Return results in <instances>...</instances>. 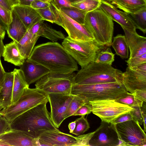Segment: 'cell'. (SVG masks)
<instances>
[{
  "label": "cell",
  "instance_id": "1",
  "mask_svg": "<svg viewBox=\"0 0 146 146\" xmlns=\"http://www.w3.org/2000/svg\"><path fill=\"white\" fill-rule=\"evenodd\" d=\"M26 59L40 64L53 73L67 74L78 70L76 61L62 45L56 42L36 46Z\"/></svg>",
  "mask_w": 146,
  "mask_h": 146
},
{
  "label": "cell",
  "instance_id": "2",
  "mask_svg": "<svg viewBox=\"0 0 146 146\" xmlns=\"http://www.w3.org/2000/svg\"><path fill=\"white\" fill-rule=\"evenodd\" d=\"M46 101L20 115L9 123L10 128L23 131L29 136L38 139L47 131H59L52 121Z\"/></svg>",
  "mask_w": 146,
  "mask_h": 146
},
{
  "label": "cell",
  "instance_id": "3",
  "mask_svg": "<svg viewBox=\"0 0 146 146\" xmlns=\"http://www.w3.org/2000/svg\"><path fill=\"white\" fill-rule=\"evenodd\" d=\"M123 73L111 65L94 62L78 71L76 74L73 84H92L113 82L122 84Z\"/></svg>",
  "mask_w": 146,
  "mask_h": 146
},
{
  "label": "cell",
  "instance_id": "4",
  "mask_svg": "<svg viewBox=\"0 0 146 146\" xmlns=\"http://www.w3.org/2000/svg\"><path fill=\"white\" fill-rule=\"evenodd\" d=\"M128 92L123 84L118 82L92 84H72L71 94L89 102L116 99Z\"/></svg>",
  "mask_w": 146,
  "mask_h": 146
},
{
  "label": "cell",
  "instance_id": "5",
  "mask_svg": "<svg viewBox=\"0 0 146 146\" xmlns=\"http://www.w3.org/2000/svg\"><path fill=\"white\" fill-rule=\"evenodd\" d=\"M84 26L98 44L106 47L111 45L114 24L100 9L87 13Z\"/></svg>",
  "mask_w": 146,
  "mask_h": 146
},
{
  "label": "cell",
  "instance_id": "6",
  "mask_svg": "<svg viewBox=\"0 0 146 146\" xmlns=\"http://www.w3.org/2000/svg\"><path fill=\"white\" fill-rule=\"evenodd\" d=\"M62 45L70 55L83 68L94 62L97 54L107 47L100 45L94 39L79 41L66 37Z\"/></svg>",
  "mask_w": 146,
  "mask_h": 146
},
{
  "label": "cell",
  "instance_id": "7",
  "mask_svg": "<svg viewBox=\"0 0 146 146\" xmlns=\"http://www.w3.org/2000/svg\"><path fill=\"white\" fill-rule=\"evenodd\" d=\"M46 101L48 102L46 93L35 88H27L15 104L3 110V116L10 123L26 111Z\"/></svg>",
  "mask_w": 146,
  "mask_h": 146
},
{
  "label": "cell",
  "instance_id": "8",
  "mask_svg": "<svg viewBox=\"0 0 146 146\" xmlns=\"http://www.w3.org/2000/svg\"><path fill=\"white\" fill-rule=\"evenodd\" d=\"M76 74H67L50 72L37 80L35 88L47 94H71V90Z\"/></svg>",
  "mask_w": 146,
  "mask_h": 146
},
{
  "label": "cell",
  "instance_id": "9",
  "mask_svg": "<svg viewBox=\"0 0 146 146\" xmlns=\"http://www.w3.org/2000/svg\"><path fill=\"white\" fill-rule=\"evenodd\" d=\"M92 112L101 120L108 123L119 116L133 110L132 107L118 102L115 99L89 101Z\"/></svg>",
  "mask_w": 146,
  "mask_h": 146
},
{
  "label": "cell",
  "instance_id": "10",
  "mask_svg": "<svg viewBox=\"0 0 146 146\" xmlns=\"http://www.w3.org/2000/svg\"><path fill=\"white\" fill-rule=\"evenodd\" d=\"M115 126L119 139L118 146H146V134L137 121H128Z\"/></svg>",
  "mask_w": 146,
  "mask_h": 146
},
{
  "label": "cell",
  "instance_id": "11",
  "mask_svg": "<svg viewBox=\"0 0 146 146\" xmlns=\"http://www.w3.org/2000/svg\"><path fill=\"white\" fill-rule=\"evenodd\" d=\"M50 4L55 14L56 24L66 31L68 37L79 41H86L94 39L84 26L68 17L55 4L53 0Z\"/></svg>",
  "mask_w": 146,
  "mask_h": 146
},
{
  "label": "cell",
  "instance_id": "12",
  "mask_svg": "<svg viewBox=\"0 0 146 146\" xmlns=\"http://www.w3.org/2000/svg\"><path fill=\"white\" fill-rule=\"evenodd\" d=\"M47 94L50 106L51 119L55 127L58 128L65 119L66 112L74 96L59 94Z\"/></svg>",
  "mask_w": 146,
  "mask_h": 146
},
{
  "label": "cell",
  "instance_id": "13",
  "mask_svg": "<svg viewBox=\"0 0 146 146\" xmlns=\"http://www.w3.org/2000/svg\"><path fill=\"white\" fill-rule=\"evenodd\" d=\"M122 83L132 94L136 90H146V63L132 68L127 66L123 73Z\"/></svg>",
  "mask_w": 146,
  "mask_h": 146
},
{
  "label": "cell",
  "instance_id": "14",
  "mask_svg": "<svg viewBox=\"0 0 146 146\" xmlns=\"http://www.w3.org/2000/svg\"><path fill=\"white\" fill-rule=\"evenodd\" d=\"M119 139L115 125L102 121L90 139V146H118Z\"/></svg>",
  "mask_w": 146,
  "mask_h": 146
},
{
  "label": "cell",
  "instance_id": "15",
  "mask_svg": "<svg viewBox=\"0 0 146 146\" xmlns=\"http://www.w3.org/2000/svg\"><path fill=\"white\" fill-rule=\"evenodd\" d=\"M0 146H38V139L23 131L11 129L0 135Z\"/></svg>",
  "mask_w": 146,
  "mask_h": 146
},
{
  "label": "cell",
  "instance_id": "16",
  "mask_svg": "<svg viewBox=\"0 0 146 146\" xmlns=\"http://www.w3.org/2000/svg\"><path fill=\"white\" fill-rule=\"evenodd\" d=\"M39 146H75L76 137L59 131H47L38 138Z\"/></svg>",
  "mask_w": 146,
  "mask_h": 146
},
{
  "label": "cell",
  "instance_id": "17",
  "mask_svg": "<svg viewBox=\"0 0 146 146\" xmlns=\"http://www.w3.org/2000/svg\"><path fill=\"white\" fill-rule=\"evenodd\" d=\"M99 8L112 20L129 31H136V28L130 17L125 12L120 11L106 1L101 0Z\"/></svg>",
  "mask_w": 146,
  "mask_h": 146
},
{
  "label": "cell",
  "instance_id": "18",
  "mask_svg": "<svg viewBox=\"0 0 146 146\" xmlns=\"http://www.w3.org/2000/svg\"><path fill=\"white\" fill-rule=\"evenodd\" d=\"M129 49V59L146 53V38L138 35L136 31H131L122 28Z\"/></svg>",
  "mask_w": 146,
  "mask_h": 146
},
{
  "label": "cell",
  "instance_id": "19",
  "mask_svg": "<svg viewBox=\"0 0 146 146\" xmlns=\"http://www.w3.org/2000/svg\"><path fill=\"white\" fill-rule=\"evenodd\" d=\"M26 82L29 85L36 82L44 75L50 72V71L44 66L26 59L20 66Z\"/></svg>",
  "mask_w": 146,
  "mask_h": 146
},
{
  "label": "cell",
  "instance_id": "20",
  "mask_svg": "<svg viewBox=\"0 0 146 146\" xmlns=\"http://www.w3.org/2000/svg\"><path fill=\"white\" fill-rule=\"evenodd\" d=\"M12 9L27 29L43 20L36 10L30 6L18 4L13 6Z\"/></svg>",
  "mask_w": 146,
  "mask_h": 146
},
{
  "label": "cell",
  "instance_id": "21",
  "mask_svg": "<svg viewBox=\"0 0 146 146\" xmlns=\"http://www.w3.org/2000/svg\"><path fill=\"white\" fill-rule=\"evenodd\" d=\"M43 22L44 20H41L29 29L31 33L39 37H44L52 42H56L66 37L61 31L53 29Z\"/></svg>",
  "mask_w": 146,
  "mask_h": 146
},
{
  "label": "cell",
  "instance_id": "22",
  "mask_svg": "<svg viewBox=\"0 0 146 146\" xmlns=\"http://www.w3.org/2000/svg\"><path fill=\"white\" fill-rule=\"evenodd\" d=\"M13 80V71L6 72L4 79L0 85L2 86L0 91V104L3 109L11 105Z\"/></svg>",
  "mask_w": 146,
  "mask_h": 146
},
{
  "label": "cell",
  "instance_id": "23",
  "mask_svg": "<svg viewBox=\"0 0 146 146\" xmlns=\"http://www.w3.org/2000/svg\"><path fill=\"white\" fill-rule=\"evenodd\" d=\"M11 16V21L7 26L6 31L9 37L17 43L24 36L28 29L12 9Z\"/></svg>",
  "mask_w": 146,
  "mask_h": 146
},
{
  "label": "cell",
  "instance_id": "24",
  "mask_svg": "<svg viewBox=\"0 0 146 146\" xmlns=\"http://www.w3.org/2000/svg\"><path fill=\"white\" fill-rule=\"evenodd\" d=\"M116 8L127 14L135 13L146 8V0H106Z\"/></svg>",
  "mask_w": 146,
  "mask_h": 146
},
{
  "label": "cell",
  "instance_id": "25",
  "mask_svg": "<svg viewBox=\"0 0 146 146\" xmlns=\"http://www.w3.org/2000/svg\"><path fill=\"white\" fill-rule=\"evenodd\" d=\"M13 72L14 80L11 105L14 104L18 101L25 89L29 86L26 81L24 74L21 70L15 68Z\"/></svg>",
  "mask_w": 146,
  "mask_h": 146
},
{
  "label": "cell",
  "instance_id": "26",
  "mask_svg": "<svg viewBox=\"0 0 146 146\" xmlns=\"http://www.w3.org/2000/svg\"><path fill=\"white\" fill-rule=\"evenodd\" d=\"M2 56L5 61L17 66H20L26 60L21 54L17 43L13 41L4 46Z\"/></svg>",
  "mask_w": 146,
  "mask_h": 146
},
{
  "label": "cell",
  "instance_id": "27",
  "mask_svg": "<svg viewBox=\"0 0 146 146\" xmlns=\"http://www.w3.org/2000/svg\"><path fill=\"white\" fill-rule=\"evenodd\" d=\"M39 37L32 34L29 29H28L21 40L16 43L21 54L25 59H27L30 56Z\"/></svg>",
  "mask_w": 146,
  "mask_h": 146
},
{
  "label": "cell",
  "instance_id": "28",
  "mask_svg": "<svg viewBox=\"0 0 146 146\" xmlns=\"http://www.w3.org/2000/svg\"><path fill=\"white\" fill-rule=\"evenodd\" d=\"M111 45L116 54L122 59L129 57V47L124 35L118 34L113 38Z\"/></svg>",
  "mask_w": 146,
  "mask_h": 146
},
{
  "label": "cell",
  "instance_id": "29",
  "mask_svg": "<svg viewBox=\"0 0 146 146\" xmlns=\"http://www.w3.org/2000/svg\"><path fill=\"white\" fill-rule=\"evenodd\" d=\"M131 19L136 29L144 34L146 33V8L130 14H127Z\"/></svg>",
  "mask_w": 146,
  "mask_h": 146
},
{
  "label": "cell",
  "instance_id": "30",
  "mask_svg": "<svg viewBox=\"0 0 146 146\" xmlns=\"http://www.w3.org/2000/svg\"><path fill=\"white\" fill-rule=\"evenodd\" d=\"M101 1L84 0L71 3L72 5L76 8L88 13L99 8Z\"/></svg>",
  "mask_w": 146,
  "mask_h": 146
},
{
  "label": "cell",
  "instance_id": "31",
  "mask_svg": "<svg viewBox=\"0 0 146 146\" xmlns=\"http://www.w3.org/2000/svg\"><path fill=\"white\" fill-rule=\"evenodd\" d=\"M59 9L71 19L79 24L84 25L85 17L87 13L76 9L66 7Z\"/></svg>",
  "mask_w": 146,
  "mask_h": 146
},
{
  "label": "cell",
  "instance_id": "32",
  "mask_svg": "<svg viewBox=\"0 0 146 146\" xmlns=\"http://www.w3.org/2000/svg\"><path fill=\"white\" fill-rule=\"evenodd\" d=\"M106 48L101 50L97 54L94 62L111 65L115 60V54L110 48Z\"/></svg>",
  "mask_w": 146,
  "mask_h": 146
},
{
  "label": "cell",
  "instance_id": "33",
  "mask_svg": "<svg viewBox=\"0 0 146 146\" xmlns=\"http://www.w3.org/2000/svg\"><path fill=\"white\" fill-rule=\"evenodd\" d=\"M116 101L130 106L141 107L144 102L137 98L133 94L127 92L120 97L115 99Z\"/></svg>",
  "mask_w": 146,
  "mask_h": 146
},
{
  "label": "cell",
  "instance_id": "34",
  "mask_svg": "<svg viewBox=\"0 0 146 146\" xmlns=\"http://www.w3.org/2000/svg\"><path fill=\"white\" fill-rule=\"evenodd\" d=\"M85 115L77 119L75 121L76 123L75 128L72 133L73 134L76 136L83 134L88 130L90 125L86 118L85 117Z\"/></svg>",
  "mask_w": 146,
  "mask_h": 146
},
{
  "label": "cell",
  "instance_id": "35",
  "mask_svg": "<svg viewBox=\"0 0 146 146\" xmlns=\"http://www.w3.org/2000/svg\"><path fill=\"white\" fill-rule=\"evenodd\" d=\"M86 104L82 99L76 96L74 97L70 103L65 115V118L73 115L82 105Z\"/></svg>",
  "mask_w": 146,
  "mask_h": 146
},
{
  "label": "cell",
  "instance_id": "36",
  "mask_svg": "<svg viewBox=\"0 0 146 146\" xmlns=\"http://www.w3.org/2000/svg\"><path fill=\"white\" fill-rule=\"evenodd\" d=\"M36 10L43 20L50 22L52 23H55V16L50 3L49 6L46 8Z\"/></svg>",
  "mask_w": 146,
  "mask_h": 146
},
{
  "label": "cell",
  "instance_id": "37",
  "mask_svg": "<svg viewBox=\"0 0 146 146\" xmlns=\"http://www.w3.org/2000/svg\"><path fill=\"white\" fill-rule=\"evenodd\" d=\"M95 132V131L76 137V143L75 146H90L89 141Z\"/></svg>",
  "mask_w": 146,
  "mask_h": 146
},
{
  "label": "cell",
  "instance_id": "38",
  "mask_svg": "<svg viewBox=\"0 0 146 146\" xmlns=\"http://www.w3.org/2000/svg\"><path fill=\"white\" fill-rule=\"evenodd\" d=\"M126 62L128 67L130 68L146 63V53L131 59L128 58Z\"/></svg>",
  "mask_w": 146,
  "mask_h": 146
},
{
  "label": "cell",
  "instance_id": "39",
  "mask_svg": "<svg viewBox=\"0 0 146 146\" xmlns=\"http://www.w3.org/2000/svg\"><path fill=\"white\" fill-rule=\"evenodd\" d=\"M0 17L7 27L11 21V11H7L0 5Z\"/></svg>",
  "mask_w": 146,
  "mask_h": 146
},
{
  "label": "cell",
  "instance_id": "40",
  "mask_svg": "<svg viewBox=\"0 0 146 146\" xmlns=\"http://www.w3.org/2000/svg\"><path fill=\"white\" fill-rule=\"evenodd\" d=\"M92 112L91 105L89 103H86L82 105L73 115H88Z\"/></svg>",
  "mask_w": 146,
  "mask_h": 146
},
{
  "label": "cell",
  "instance_id": "41",
  "mask_svg": "<svg viewBox=\"0 0 146 146\" xmlns=\"http://www.w3.org/2000/svg\"><path fill=\"white\" fill-rule=\"evenodd\" d=\"M134 109L130 112L133 119L137 121L140 125H142L143 123V117L141 107L132 106Z\"/></svg>",
  "mask_w": 146,
  "mask_h": 146
},
{
  "label": "cell",
  "instance_id": "42",
  "mask_svg": "<svg viewBox=\"0 0 146 146\" xmlns=\"http://www.w3.org/2000/svg\"><path fill=\"white\" fill-rule=\"evenodd\" d=\"M134 119L130 112L119 116L111 123L115 125L118 123L132 120Z\"/></svg>",
  "mask_w": 146,
  "mask_h": 146
},
{
  "label": "cell",
  "instance_id": "43",
  "mask_svg": "<svg viewBox=\"0 0 146 146\" xmlns=\"http://www.w3.org/2000/svg\"><path fill=\"white\" fill-rule=\"evenodd\" d=\"M49 5L50 2L35 0L32 2L30 6L35 9H38L46 8Z\"/></svg>",
  "mask_w": 146,
  "mask_h": 146
},
{
  "label": "cell",
  "instance_id": "44",
  "mask_svg": "<svg viewBox=\"0 0 146 146\" xmlns=\"http://www.w3.org/2000/svg\"><path fill=\"white\" fill-rule=\"evenodd\" d=\"M9 128V123L8 120L3 116H0V135L7 131Z\"/></svg>",
  "mask_w": 146,
  "mask_h": 146
},
{
  "label": "cell",
  "instance_id": "45",
  "mask_svg": "<svg viewBox=\"0 0 146 146\" xmlns=\"http://www.w3.org/2000/svg\"><path fill=\"white\" fill-rule=\"evenodd\" d=\"M55 4L59 8L62 7L76 9L71 4L68 0H53Z\"/></svg>",
  "mask_w": 146,
  "mask_h": 146
},
{
  "label": "cell",
  "instance_id": "46",
  "mask_svg": "<svg viewBox=\"0 0 146 146\" xmlns=\"http://www.w3.org/2000/svg\"><path fill=\"white\" fill-rule=\"evenodd\" d=\"M133 94L137 98L146 102V90H136Z\"/></svg>",
  "mask_w": 146,
  "mask_h": 146
},
{
  "label": "cell",
  "instance_id": "47",
  "mask_svg": "<svg viewBox=\"0 0 146 146\" xmlns=\"http://www.w3.org/2000/svg\"><path fill=\"white\" fill-rule=\"evenodd\" d=\"M143 117V123L144 126V131L145 132H146V102H143L142 106L141 107Z\"/></svg>",
  "mask_w": 146,
  "mask_h": 146
},
{
  "label": "cell",
  "instance_id": "48",
  "mask_svg": "<svg viewBox=\"0 0 146 146\" xmlns=\"http://www.w3.org/2000/svg\"><path fill=\"white\" fill-rule=\"evenodd\" d=\"M0 5L7 11H11L12 7L8 0H0Z\"/></svg>",
  "mask_w": 146,
  "mask_h": 146
},
{
  "label": "cell",
  "instance_id": "49",
  "mask_svg": "<svg viewBox=\"0 0 146 146\" xmlns=\"http://www.w3.org/2000/svg\"><path fill=\"white\" fill-rule=\"evenodd\" d=\"M6 73V72L3 68L0 58V85L4 79Z\"/></svg>",
  "mask_w": 146,
  "mask_h": 146
},
{
  "label": "cell",
  "instance_id": "50",
  "mask_svg": "<svg viewBox=\"0 0 146 146\" xmlns=\"http://www.w3.org/2000/svg\"><path fill=\"white\" fill-rule=\"evenodd\" d=\"M35 0H19V4L30 6L32 2ZM41 1L47 2L45 0H38Z\"/></svg>",
  "mask_w": 146,
  "mask_h": 146
},
{
  "label": "cell",
  "instance_id": "51",
  "mask_svg": "<svg viewBox=\"0 0 146 146\" xmlns=\"http://www.w3.org/2000/svg\"><path fill=\"white\" fill-rule=\"evenodd\" d=\"M76 126V123L75 121L72 122L69 124L68 127L70 133H72L74 130Z\"/></svg>",
  "mask_w": 146,
  "mask_h": 146
},
{
  "label": "cell",
  "instance_id": "52",
  "mask_svg": "<svg viewBox=\"0 0 146 146\" xmlns=\"http://www.w3.org/2000/svg\"><path fill=\"white\" fill-rule=\"evenodd\" d=\"M3 39L0 36V58L2 56L4 48Z\"/></svg>",
  "mask_w": 146,
  "mask_h": 146
},
{
  "label": "cell",
  "instance_id": "53",
  "mask_svg": "<svg viewBox=\"0 0 146 146\" xmlns=\"http://www.w3.org/2000/svg\"><path fill=\"white\" fill-rule=\"evenodd\" d=\"M5 30L2 26H0V36L3 39L5 35Z\"/></svg>",
  "mask_w": 146,
  "mask_h": 146
},
{
  "label": "cell",
  "instance_id": "54",
  "mask_svg": "<svg viewBox=\"0 0 146 146\" xmlns=\"http://www.w3.org/2000/svg\"><path fill=\"white\" fill-rule=\"evenodd\" d=\"M12 7L19 4V0H8Z\"/></svg>",
  "mask_w": 146,
  "mask_h": 146
},
{
  "label": "cell",
  "instance_id": "55",
  "mask_svg": "<svg viewBox=\"0 0 146 146\" xmlns=\"http://www.w3.org/2000/svg\"><path fill=\"white\" fill-rule=\"evenodd\" d=\"M0 26H2L6 30L7 28V26L3 22L0 17Z\"/></svg>",
  "mask_w": 146,
  "mask_h": 146
},
{
  "label": "cell",
  "instance_id": "56",
  "mask_svg": "<svg viewBox=\"0 0 146 146\" xmlns=\"http://www.w3.org/2000/svg\"><path fill=\"white\" fill-rule=\"evenodd\" d=\"M3 108L2 106L0 104V116H3Z\"/></svg>",
  "mask_w": 146,
  "mask_h": 146
},
{
  "label": "cell",
  "instance_id": "57",
  "mask_svg": "<svg viewBox=\"0 0 146 146\" xmlns=\"http://www.w3.org/2000/svg\"><path fill=\"white\" fill-rule=\"evenodd\" d=\"M68 0L71 3L74 2L79 1H83V0ZM97 0L101 1V0Z\"/></svg>",
  "mask_w": 146,
  "mask_h": 146
},
{
  "label": "cell",
  "instance_id": "58",
  "mask_svg": "<svg viewBox=\"0 0 146 146\" xmlns=\"http://www.w3.org/2000/svg\"><path fill=\"white\" fill-rule=\"evenodd\" d=\"M47 2H50L52 0H45Z\"/></svg>",
  "mask_w": 146,
  "mask_h": 146
},
{
  "label": "cell",
  "instance_id": "59",
  "mask_svg": "<svg viewBox=\"0 0 146 146\" xmlns=\"http://www.w3.org/2000/svg\"><path fill=\"white\" fill-rule=\"evenodd\" d=\"M2 88V86H0V91Z\"/></svg>",
  "mask_w": 146,
  "mask_h": 146
}]
</instances>
